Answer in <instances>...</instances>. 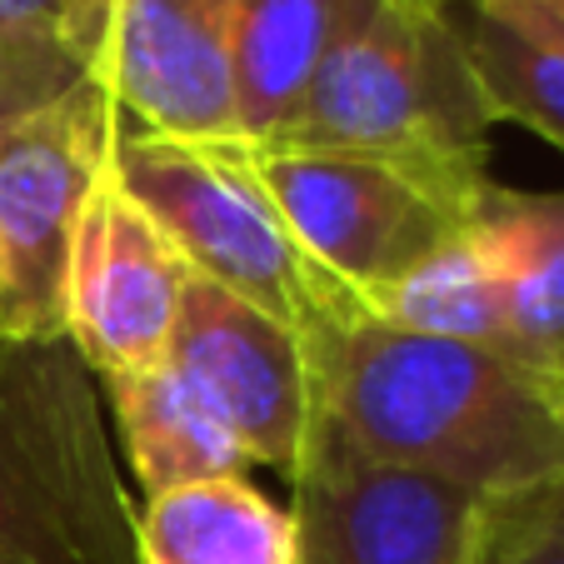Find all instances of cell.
I'll list each match as a JSON object with an SVG mask.
<instances>
[{"instance_id": "obj_12", "label": "cell", "mask_w": 564, "mask_h": 564, "mask_svg": "<svg viewBox=\"0 0 564 564\" xmlns=\"http://www.w3.org/2000/svg\"><path fill=\"white\" fill-rule=\"evenodd\" d=\"M106 394L120 440H126L130 479H135L140 500L165 495L175 485H195V479L246 475V449L235 445L225 420L205 405L200 390L171 360L106 380Z\"/></svg>"}, {"instance_id": "obj_6", "label": "cell", "mask_w": 564, "mask_h": 564, "mask_svg": "<svg viewBox=\"0 0 564 564\" xmlns=\"http://www.w3.org/2000/svg\"><path fill=\"white\" fill-rule=\"evenodd\" d=\"M295 485L300 564H485L505 505L319 435Z\"/></svg>"}, {"instance_id": "obj_3", "label": "cell", "mask_w": 564, "mask_h": 564, "mask_svg": "<svg viewBox=\"0 0 564 564\" xmlns=\"http://www.w3.org/2000/svg\"><path fill=\"white\" fill-rule=\"evenodd\" d=\"M116 175L175 240L191 275L285 325L315 355L325 384L330 355L360 319H370V310L300 246L270 185L260 181L256 145L165 140L126 126L116 145Z\"/></svg>"}, {"instance_id": "obj_21", "label": "cell", "mask_w": 564, "mask_h": 564, "mask_svg": "<svg viewBox=\"0 0 564 564\" xmlns=\"http://www.w3.org/2000/svg\"><path fill=\"white\" fill-rule=\"evenodd\" d=\"M440 6H475V0H440Z\"/></svg>"}, {"instance_id": "obj_8", "label": "cell", "mask_w": 564, "mask_h": 564, "mask_svg": "<svg viewBox=\"0 0 564 564\" xmlns=\"http://www.w3.org/2000/svg\"><path fill=\"white\" fill-rule=\"evenodd\" d=\"M256 165L300 246L370 310V319L384 290L465 230L459 215L380 160L256 145Z\"/></svg>"}, {"instance_id": "obj_9", "label": "cell", "mask_w": 564, "mask_h": 564, "mask_svg": "<svg viewBox=\"0 0 564 564\" xmlns=\"http://www.w3.org/2000/svg\"><path fill=\"white\" fill-rule=\"evenodd\" d=\"M191 265L150 210L120 185L116 165L90 191L65 270V340L100 384L171 355Z\"/></svg>"}, {"instance_id": "obj_2", "label": "cell", "mask_w": 564, "mask_h": 564, "mask_svg": "<svg viewBox=\"0 0 564 564\" xmlns=\"http://www.w3.org/2000/svg\"><path fill=\"white\" fill-rule=\"evenodd\" d=\"M490 130L449 6L340 0L330 51L275 145L380 160L475 225L500 191Z\"/></svg>"}, {"instance_id": "obj_4", "label": "cell", "mask_w": 564, "mask_h": 564, "mask_svg": "<svg viewBox=\"0 0 564 564\" xmlns=\"http://www.w3.org/2000/svg\"><path fill=\"white\" fill-rule=\"evenodd\" d=\"M96 375L65 335L0 345V564H140Z\"/></svg>"}, {"instance_id": "obj_5", "label": "cell", "mask_w": 564, "mask_h": 564, "mask_svg": "<svg viewBox=\"0 0 564 564\" xmlns=\"http://www.w3.org/2000/svg\"><path fill=\"white\" fill-rule=\"evenodd\" d=\"M126 116L90 70L0 126V335H65V270Z\"/></svg>"}, {"instance_id": "obj_7", "label": "cell", "mask_w": 564, "mask_h": 564, "mask_svg": "<svg viewBox=\"0 0 564 564\" xmlns=\"http://www.w3.org/2000/svg\"><path fill=\"white\" fill-rule=\"evenodd\" d=\"M165 360L225 420L250 465H270L285 479L305 475L325 435V384L315 355L285 325L191 275Z\"/></svg>"}, {"instance_id": "obj_20", "label": "cell", "mask_w": 564, "mask_h": 564, "mask_svg": "<svg viewBox=\"0 0 564 564\" xmlns=\"http://www.w3.org/2000/svg\"><path fill=\"white\" fill-rule=\"evenodd\" d=\"M475 11L505 21L510 31H524L534 41L564 51V0H475Z\"/></svg>"}, {"instance_id": "obj_13", "label": "cell", "mask_w": 564, "mask_h": 564, "mask_svg": "<svg viewBox=\"0 0 564 564\" xmlns=\"http://www.w3.org/2000/svg\"><path fill=\"white\" fill-rule=\"evenodd\" d=\"M335 21L340 0H240L230 70L246 145H275L290 130L335 41Z\"/></svg>"}, {"instance_id": "obj_19", "label": "cell", "mask_w": 564, "mask_h": 564, "mask_svg": "<svg viewBox=\"0 0 564 564\" xmlns=\"http://www.w3.org/2000/svg\"><path fill=\"white\" fill-rule=\"evenodd\" d=\"M75 75H80V65L65 61V55L31 41H15V35H0V126L21 116V110L41 106L61 86H70Z\"/></svg>"}, {"instance_id": "obj_10", "label": "cell", "mask_w": 564, "mask_h": 564, "mask_svg": "<svg viewBox=\"0 0 564 564\" xmlns=\"http://www.w3.org/2000/svg\"><path fill=\"white\" fill-rule=\"evenodd\" d=\"M240 0H106L90 75L130 130L165 140H240L235 120Z\"/></svg>"}, {"instance_id": "obj_1", "label": "cell", "mask_w": 564, "mask_h": 564, "mask_svg": "<svg viewBox=\"0 0 564 564\" xmlns=\"http://www.w3.org/2000/svg\"><path fill=\"white\" fill-rule=\"evenodd\" d=\"M325 430L495 500L564 479L560 380L490 345L384 319H360L325 365Z\"/></svg>"}, {"instance_id": "obj_22", "label": "cell", "mask_w": 564, "mask_h": 564, "mask_svg": "<svg viewBox=\"0 0 564 564\" xmlns=\"http://www.w3.org/2000/svg\"><path fill=\"white\" fill-rule=\"evenodd\" d=\"M0 345H6V335H0Z\"/></svg>"}, {"instance_id": "obj_16", "label": "cell", "mask_w": 564, "mask_h": 564, "mask_svg": "<svg viewBox=\"0 0 564 564\" xmlns=\"http://www.w3.org/2000/svg\"><path fill=\"white\" fill-rule=\"evenodd\" d=\"M449 11H455L469 70H475V86L495 126L510 120L564 150V51L510 31L475 6H449Z\"/></svg>"}, {"instance_id": "obj_17", "label": "cell", "mask_w": 564, "mask_h": 564, "mask_svg": "<svg viewBox=\"0 0 564 564\" xmlns=\"http://www.w3.org/2000/svg\"><path fill=\"white\" fill-rule=\"evenodd\" d=\"M106 25V0H0V35L45 45V51L90 70Z\"/></svg>"}, {"instance_id": "obj_14", "label": "cell", "mask_w": 564, "mask_h": 564, "mask_svg": "<svg viewBox=\"0 0 564 564\" xmlns=\"http://www.w3.org/2000/svg\"><path fill=\"white\" fill-rule=\"evenodd\" d=\"M485 230L505 270V330L510 355L564 384V191H495Z\"/></svg>"}, {"instance_id": "obj_11", "label": "cell", "mask_w": 564, "mask_h": 564, "mask_svg": "<svg viewBox=\"0 0 564 564\" xmlns=\"http://www.w3.org/2000/svg\"><path fill=\"white\" fill-rule=\"evenodd\" d=\"M140 564H300L295 514L246 475L150 495L135 510Z\"/></svg>"}, {"instance_id": "obj_15", "label": "cell", "mask_w": 564, "mask_h": 564, "mask_svg": "<svg viewBox=\"0 0 564 564\" xmlns=\"http://www.w3.org/2000/svg\"><path fill=\"white\" fill-rule=\"evenodd\" d=\"M375 319L400 325L415 335H440V340L490 345L510 355V330H505V270L495 256V240L485 220L449 235L440 250H430L400 285L384 290L375 305Z\"/></svg>"}, {"instance_id": "obj_18", "label": "cell", "mask_w": 564, "mask_h": 564, "mask_svg": "<svg viewBox=\"0 0 564 564\" xmlns=\"http://www.w3.org/2000/svg\"><path fill=\"white\" fill-rule=\"evenodd\" d=\"M485 564H564V479L505 505Z\"/></svg>"}]
</instances>
